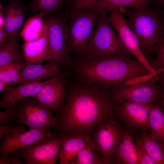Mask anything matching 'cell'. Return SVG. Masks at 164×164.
<instances>
[{
	"instance_id": "cell-32",
	"label": "cell",
	"mask_w": 164,
	"mask_h": 164,
	"mask_svg": "<svg viewBox=\"0 0 164 164\" xmlns=\"http://www.w3.org/2000/svg\"><path fill=\"white\" fill-rule=\"evenodd\" d=\"M133 137L135 141V147L138 164H155L150 156L141 142L135 136Z\"/></svg>"
},
{
	"instance_id": "cell-25",
	"label": "cell",
	"mask_w": 164,
	"mask_h": 164,
	"mask_svg": "<svg viewBox=\"0 0 164 164\" xmlns=\"http://www.w3.org/2000/svg\"><path fill=\"white\" fill-rule=\"evenodd\" d=\"M19 37L8 41L0 47V66L12 61L26 63L18 43Z\"/></svg>"
},
{
	"instance_id": "cell-36",
	"label": "cell",
	"mask_w": 164,
	"mask_h": 164,
	"mask_svg": "<svg viewBox=\"0 0 164 164\" xmlns=\"http://www.w3.org/2000/svg\"><path fill=\"white\" fill-rule=\"evenodd\" d=\"M16 151L10 152L11 158V164H24L21 160V159L17 155Z\"/></svg>"
},
{
	"instance_id": "cell-26",
	"label": "cell",
	"mask_w": 164,
	"mask_h": 164,
	"mask_svg": "<svg viewBox=\"0 0 164 164\" xmlns=\"http://www.w3.org/2000/svg\"><path fill=\"white\" fill-rule=\"evenodd\" d=\"M25 64L12 61L0 66V81L6 84L15 83Z\"/></svg>"
},
{
	"instance_id": "cell-8",
	"label": "cell",
	"mask_w": 164,
	"mask_h": 164,
	"mask_svg": "<svg viewBox=\"0 0 164 164\" xmlns=\"http://www.w3.org/2000/svg\"><path fill=\"white\" fill-rule=\"evenodd\" d=\"M124 127L115 115L102 121L95 129L91 141L103 164H111Z\"/></svg>"
},
{
	"instance_id": "cell-9",
	"label": "cell",
	"mask_w": 164,
	"mask_h": 164,
	"mask_svg": "<svg viewBox=\"0 0 164 164\" xmlns=\"http://www.w3.org/2000/svg\"><path fill=\"white\" fill-rule=\"evenodd\" d=\"M152 80L137 84L124 83L108 88V92L118 104L126 101L151 104L161 98L162 91L160 85Z\"/></svg>"
},
{
	"instance_id": "cell-15",
	"label": "cell",
	"mask_w": 164,
	"mask_h": 164,
	"mask_svg": "<svg viewBox=\"0 0 164 164\" xmlns=\"http://www.w3.org/2000/svg\"><path fill=\"white\" fill-rule=\"evenodd\" d=\"M51 79L39 82L21 83L18 85H14L12 83L6 84V88L1 96L0 108L5 110L9 109L13 107L19 101L32 97L37 94Z\"/></svg>"
},
{
	"instance_id": "cell-3",
	"label": "cell",
	"mask_w": 164,
	"mask_h": 164,
	"mask_svg": "<svg viewBox=\"0 0 164 164\" xmlns=\"http://www.w3.org/2000/svg\"><path fill=\"white\" fill-rule=\"evenodd\" d=\"M118 9L126 17L144 55L149 60H151L156 47L164 41V12L148 7L140 10L125 7Z\"/></svg>"
},
{
	"instance_id": "cell-33",
	"label": "cell",
	"mask_w": 164,
	"mask_h": 164,
	"mask_svg": "<svg viewBox=\"0 0 164 164\" xmlns=\"http://www.w3.org/2000/svg\"><path fill=\"white\" fill-rule=\"evenodd\" d=\"M26 131L23 125H0V140L5 135L18 134Z\"/></svg>"
},
{
	"instance_id": "cell-41",
	"label": "cell",
	"mask_w": 164,
	"mask_h": 164,
	"mask_svg": "<svg viewBox=\"0 0 164 164\" xmlns=\"http://www.w3.org/2000/svg\"><path fill=\"white\" fill-rule=\"evenodd\" d=\"M16 0L18 1V2H20L19 1H21L22 0Z\"/></svg>"
},
{
	"instance_id": "cell-38",
	"label": "cell",
	"mask_w": 164,
	"mask_h": 164,
	"mask_svg": "<svg viewBox=\"0 0 164 164\" xmlns=\"http://www.w3.org/2000/svg\"><path fill=\"white\" fill-rule=\"evenodd\" d=\"M4 17L2 10H0V28L4 27Z\"/></svg>"
},
{
	"instance_id": "cell-4",
	"label": "cell",
	"mask_w": 164,
	"mask_h": 164,
	"mask_svg": "<svg viewBox=\"0 0 164 164\" xmlns=\"http://www.w3.org/2000/svg\"><path fill=\"white\" fill-rule=\"evenodd\" d=\"M99 13L87 9L69 16L65 25V36L68 51L72 56L80 57L86 53L88 43Z\"/></svg>"
},
{
	"instance_id": "cell-39",
	"label": "cell",
	"mask_w": 164,
	"mask_h": 164,
	"mask_svg": "<svg viewBox=\"0 0 164 164\" xmlns=\"http://www.w3.org/2000/svg\"><path fill=\"white\" fill-rule=\"evenodd\" d=\"M6 83L0 81V91L4 90L6 88Z\"/></svg>"
},
{
	"instance_id": "cell-37",
	"label": "cell",
	"mask_w": 164,
	"mask_h": 164,
	"mask_svg": "<svg viewBox=\"0 0 164 164\" xmlns=\"http://www.w3.org/2000/svg\"><path fill=\"white\" fill-rule=\"evenodd\" d=\"M0 157V164H11L10 153L1 155Z\"/></svg>"
},
{
	"instance_id": "cell-31",
	"label": "cell",
	"mask_w": 164,
	"mask_h": 164,
	"mask_svg": "<svg viewBox=\"0 0 164 164\" xmlns=\"http://www.w3.org/2000/svg\"><path fill=\"white\" fill-rule=\"evenodd\" d=\"M4 17V28L8 35L9 41L13 39V7L12 0H8L6 5L2 9Z\"/></svg>"
},
{
	"instance_id": "cell-16",
	"label": "cell",
	"mask_w": 164,
	"mask_h": 164,
	"mask_svg": "<svg viewBox=\"0 0 164 164\" xmlns=\"http://www.w3.org/2000/svg\"><path fill=\"white\" fill-rule=\"evenodd\" d=\"M63 72L58 65L51 62L45 65L26 63L16 81L12 84L16 85L21 83L41 82L58 77Z\"/></svg>"
},
{
	"instance_id": "cell-30",
	"label": "cell",
	"mask_w": 164,
	"mask_h": 164,
	"mask_svg": "<svg viewBox=\"0 0 164 164\" xmlns=\"http://www.w3.org/2000/svg\"><path fill=\"white\" fill-rule=\"evenodd\" d=\"M154 56L149 60L151 66L157 74L164 72V41L155 48Z\"/></svg>"
},
{
	"instance_id": "cell-34",
	"label": "cell",
	"mask_w": 164,
	"mask_h": 164,
	"mask_svg": "<svg viewBox=\"0 0 164 164\" xmlns=\"http://www.w3.org/2000/svg\"><path fill=\"white\" fill-rule=\"evenodd\" d=\"M17 118L16 111L13 107L0 111V125H7Z\"/></svg>"
},
{
	"instance_id": "cell-24",
	"label": "cell",
	"mask_w": 164,
	"mask_h": 164,
	"mask_svg": "<svg viewBox=\"0 0 164 164\" xmlns=\"http://www.w3.org/2000/svg\"><path fill=\"white\" fill-rule=\"evenodd\" d=\"M156 101L152 104L149 111L150 131L153 139L164 144V113Z\"/></svg>"
},
{
	"instance_id": "cell-20",
	"label": "cell",
	"mask_w": 164,
	"mask_h": 164,
	"mask_svg": "<svg viewBox=\"0 0 164 164\" xmlns=\"http://www.w3.org/2000/svg\"><path fill=\"white\" fill-rule=\"evenodd\" d=\"M134 135L140 140L155 164H164V144L153 139L145 130H135Z\"/></svg>"
},
{
	"instance_id": "cell-28",
	"label": "cell",
	"mask_w": 164,
	"mask_h": 164,
	"mask_svg": "<svg viewBox=\"0 0 164 164\" xmlns=\"http://www.w3.org/2000/svg\"><path fill=\"white\" fill-rule=\"evenodd\" d=\"M14 39L19 37L27 6L16 0H13Z\"/></svg>"
},
{
	"instance_id": "cell-40",
	"label": "cell",
	"mask_w": 164,
	"mask_h": 164,
	"mask_svg": "<svg viewBox=\"0 0 164 164\" xmlns=\"http://www.w3.org/2000/svg\"><path fill=\"white\" fill-rule=\"evenodd\" d=\"M157 4L160 6L164 7V0H155Z\"/></svg>"
},
{
	"instance_id": "cell-14",
	"label": "cell",
	"mask_w": 164,
	"mask_h": 164,
	"mask_svg": "<svg viewBox=\"0 0 164 164\" xmlns=\"http://www.w3.org/2000/svg\"><path fill=\"white\" fill-rule=\"evenodd\" d=\"M50 128H33L18 134L6 135L0 146L1 155L16 151L35 144L56 134Z\"/></svg>"
},
{
	"instance_id": "cell-19",
	"label": "cell",
	"mask_w": 164,
	"mask_h": 164,
	"mask_svg": "<svg viewBox=\"0 0 164 164\" xmlns=\"http://www.w3.org/2000/svg\"><path fill=\"white\" fill-rule=\"evenodd\" d=\"M22 53L26 64L41 63L45 60L51 61V56L47 29L38 39L24 42L22 46Z\"/></svg>"
},
{
	"instance_id": "cell-2",
	"label": "cell",
	"mask_w": 164,
	"mask_h": 164,
	"mask_svg": "<svg viewBox=\"0 0 164 164\" xmlns=\"http://www.w3.org/2000/svg\"><path fill=\"white\" fill-rule=\"evenodd\" d=\"M67 72L78 82L103 90L152 73L136 59L127 56L92 53L74 57Z\"/></svg>"
},
{
	"instance_id": "cell-18",
	"label": "cell",
	"mask_w": 164,
	"mask_h": 164,
	"mask_svg": "<svg viewBox=\"0 0 164 164\" xmlns=\"http://www.w3.org/2000/svg\"><path fill=\"white\" fill-rule=\"evenodd\" d=\"M91 140L89 133L79 132L65 134L59 157L60 164H72L80 151Z\"/></svg>"
},
{
	"instance_id": "cell-27",
	"label": "cell",
	"mask_w": 164,
	"mask_h": 164,
	"mask_svg": "<svg viewBox=\"0 0 164 164\" xmlns=\"http://www.w3.org/2000/svg\"><path fill=\"white\" fill-rule=\"evenodd\" d=\"M102 160L97 153L91 141L79 153L72 164H102Z\"/></svg>"
},
{
	"instance_id": "cell-6",
	"label": "cell",
	"mask_w": 164,
	"mask_h": 164,
	"mask_svg": "<svg viewBox=\"0 0 164 164\" xmlns=\"http://www.w3.org/2000/svg\"><path fill=\"white\" fill-rule=\"evenodd\" d=\"M47 29L51 56L50 62L58 65L63 72L69 69L74 58L68 52L65 30L68 18L65 13L44 16Z\"/></svg>"
},
{
	"instance_id": "cell-5",
	"label": "cell",
	"mask_w": 164,
	"mask_h": 164,
	"mask_svg": "<svg viewBox=\"0 0 164 164\" xmlns=\"http://www.w3.org/2000/svg\"><path fill=\"white\" fill-rule=\"evenodd\" d=\"M96 27L88 45L86 53L107 55H132L121 41L111 24L107 12H100Z\"/></svg>"
},
{
	"instance_id": "cell-17",
	"label": "cell",
	"mask_w": 164,
	"mask_h": 164,
	"mask_svg": "<svg viewBox=\"0 0 164 164\" xmlns=\"http://www.w3.org/2000/svg\"><path fill=\"white\" fill-rule=\"evenodd\" d=\"M134 130L124 125L123 131L111 161V164H138Z\"/></svg>"
},
{
	"instance_id": "cell-10",
	"label": "cell",
	"mask_w": 164,
	"mask_h": 164,
	"mask_svg": "<svg viewBox=\"0 0 164 164\" xmlns=\"http://www.w3.org/2000/svg\"><path fill=\"white\" fill-rule=\"evenodd\" d=\"M65 135L56 133L42 142L18 150L17 155L27 164H55L59 158Z\"/></svg>"
},
{
	"instance_id": "cell-21",
	"label": "cell",
	"mask_w": 164,
	"mask_h": 164,
	"mask_svg": "<svg viewBox=\"0 0 164 164\" xmlns=\"http://www.w3.org/2000/svg\"><path fill=\"white\" fill-rule=\"evenodd\" d=\"M44 15L39 12L27 19L20 33L24 42L36 40L43 35L46 29Z\"/></svg>"
},
{
	"instance_id": "cell-12",
	"label": "cell",
	"mask_w": 164,
	"mask_h": 164,
	"mask_svg": "<svg viewBox=\"0 0 164 164\" xmlns=\"http://www.w3.org/2000/svg\"><path fill=\"white\" fill-rule=\"evenodd\" d=\"M68 78V73L63 72L61 75L52 78L37 94L32 97L38 100L57 115L66 101Z\"/></svg>"
},
{
	"instance_id": "cell-11",
	"label": "cell",
	"mask_w": 164,
	"mask_h": 164,
	"mask_svg": "<svg viewBox=\"0 0 164 164\" xmlns=\"http://www.w3.org/2000/svg\"><path fill=\"white\" fill-rule=\"evenodd\" d=\"M109 12V20L124 46L148 71L156 74L142 53L137 37L129 26L125 15L118 9Z\"/></svg>"
},
{
	"instance_id": "cell-7",
	"label": "cell",
	"mask_w": 164,
	"mask_h": 164,
	"mask_svg": "<svg viewBox=\"0 0 164 164\" xmlns=\"http://www.w3.org/2000/svg\"><path fill=\"white\" fill-rule=\"evenodd\" d=\"M17 118L13 122L27 126L29 129L46 128L56 126L53 112L37 99L32 97L22 99L14 105Z\"/></svg>"
},
{
	"instance_id": "cell-29",
	"label": "cell",
	"mask_w": 164,
	"mask_h": 164,
	"mask_svg": "<svg viewBox=\"0 0 164 164\" xmlns=\"http://www.w3.org/2000/svg\"><path fill=\"white\" fill-rule=\"evenodd\" d=\"M99 0H65L64 13L68 18L77 12L89 8Z\"/></svg>"
},
{
	"instance_id": "cell-1",
	"label": "cell",
	"mask_w": 164,
	"mask_h": 164,
	"mask_svg": "<svg viewBox=\"0 0 164 164\" xmlns=\"http://www.w3.org/2000/svg\"><path fill=\"white\" fill-rule=\"evenodd\" d=\"M111 95L99 87L83 85L69 76L65 104L56 115V133L88 132L116 115L118 105Z\"/></svg>"
},
{
	"instance_id": "cell-23",
	"label": "cell",
	"mask_w": 164,
	"mask_h": 164,
	"mask_svg": "<svg viewBox=\"0 0 164 164\" xmlns=\"http://www.w3.org/2000/svg\"><path fill=\"white\" fill-rule=\"evenodd\" d=\"M151 0H99L89 9L97 11L107 12L121 7L140 10L148 7Z\"/></svg>"
},
{
	"instance_id": "cell-13",
	"label": "cell",
	"mask_w": 164,
	"mask_h": 164,
	"mask_svg": "<svg viewBox=\"0 0 164 164\" xmlns=\"http://www.w3.org/2000/svg\"><path fill=\"white\" fill-rule=\"evenodd\" d=\"M126 101L118 104L116 115L127 127L150 131L149 112L152 104Z\"/></svg>"
},
{
	"instance_id": "cell-35",
	"label": "cell",
	"mask_w": 164,
	"mask_h": 164,
	"mask_svg": "<svg viewBox=\"0 0 164 164\" xmlns=\"http://www.w3.org/2000/svg\"><path fill=\"white\" fill-rule=\"evenodd\" d=\"M9 41L8 35L4 27L0 28V47Z\"/></svg>"
},
{
	"instance_id": "cell-22",
	"label": "cell",
	"mask_w": 164,
	"mask_h": 164,
	"mask_svg": "<svg viewBox=\"0 0 164 164\" xmlns=\"http://www.w3.org/2000/svg\"><path fill=\"white\" fill-rule=\"evenodd\" d=\"M65 0H31L27 6L26 18L38 13L45 15L61 13L66 8Z\"/></svg>"
}]
</instances>
